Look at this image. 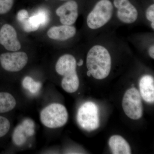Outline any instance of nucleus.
I'll return each mask as SVG.
<instances>
[{
  "label": "nucleus",
  "instance_id": "obj_2",
  "mask_svg": "<svg viewBox=\"0 0 154 154\" xmlns=\"http://www.w3.org/2000/svg\"><path fill=\"white\" fill-rule=\"evenodd\" d=\"M114 13L113 3L110 0H99L87 15V27L92 30L103 28L111 21Z\"/></svg>",
  "mask_w": 154,
  "mask_h": 154
},
{
  "label": "nucleus",
  "instance_id": "obj_25",
  "mask_svg": "<svg viewBox=\"0 0 154 154\" xmlns=\"http://www.w3.org/2000/svg\"><path fill=\"white\" fill-rule=\"evenodd\" d=\"M60 1H67V0H60Z\"/></svg>",
  "mask_w": 154,
  "mask_h": 154
},
{
  "label": "nucleus",
  "instance_id": "obj_22",
  "mask_svg": "<svg viewBox=\"0 0 154 154\" xmlns=\"http://www.w3.org/2000/svg\"><path fill=\"white\" fill-rule=\"evenodd\" d=\"M29 18V14L26 10H20L18 12L17 15V19L19 22L23 24Z\"/></svg>",
  "mask_w": 154,
  "mask_h": 154
},
{
  "label": "nucleus",
  "instance_id": "obj_21",
  "mask_svg": "<svg viewBox=\"0 0 154 154\" xmlns=\"http://www.w3.org/2000/svg\"><path fill=\"white\" fill-rule=\"evenodd\" d=\"M35 14L38 16L40 20L41 26H45L47 25L49 21V14L47 11L45 9H40Z\"/></svg>",
  "mask_w": 154,
  "mask_h": 154
},
{
  "label": "nucleus",
  "instance_id": "obj_4",
  "mask_svg": "<svg viewBox=\"0 0 154 154\" xmlns=\"http://www.w3.org/2000/svg\"><path fill=\"white\" fill-rule=\"evenodd\" d=\"M78 124L88 131L95 130L99 126V108L94 102H87L81 105L77 115Z\"/></svg>",
  "mask_w": 154,
  "mask_h": 154
},
{
  "label": "nucleus",
  "instance_id": "obj_23",
  "mask_svg": "<svg viewBox=\"0 0 154 154\" xmlns=\"http://www.w3.org/2000/svg\"><path fill=\"white\" fill-rule=\"evenodd\" d=\"M148 54L152 59L154 60V43H152L148 47L147 49Z\"/></svg>",
  "mask_w": 154,
  "mask_h": 154
},
{
  "label": "nucleus",
  "instance_id": "obj_20",
  "mask_svg": "<svg viewBox=\"0 0 154 154\" xmlns=\"http://www.w3.org/2000/svg\"><path fill=\"white\" fill-rule=\"evenodd\" d=\"M14 0H0V15L7 14L14 5Z\"/></svg>",
  "mask_w": 154,
  "mask_h": 154
},
{
  "label": "nucleus",
  "instance_id": "obj_17",
  "mask_svg": "<svg viewBox=\"0 0 154 154\" xmlns=\"http://www.w3.org/2000/svg\"><path fill=\"white\" fill-rule=\"evenodd\" d=\"M22 86L31 94H36L41 89L42 85L39 82H36L30 76H26L22 81Z\"/></svg>",
  "mask_w": 154,
  "mask_h": 154
},
{
  "label": "nucleus",
  "instance_id": "obj_24",
  "mask_svg": "<svg viewBox=\"0 0 154 154\" xmlns=\"http://www.w3.org/2000/svg\"><path fill=\"white\" fill-rule=\"evenodd\" d=\"M83 63H84V61H83L82 60H80L77 63V66H81L82 65Z\"/></svg>",
  "mask_w": 154,
  "mask_h": 154
},
{
  "label": "nucleus",
  "instance_id": "obj_8",
  "mask_svg": "<svg viewBox=\"0 0 154 154\" xmlns=\"http://www.w3.org/2000/svg\"><path fill=\"white\" fill-rule=\"evenodd\" d=\"M56 14L62 25H73L79 17L78 3L73 0L67 1L57 9Z\"/></svg>",
  "mask_w": 154,
  "mask_h": 154
},
{
  "label": "nucleus",
  "instance_id": "obj_13",
  "mask_svg": "<svg viewBox=\"0 0 154 154\" xmlns=\"http://www.w3.org/2000/svg\"><path fill=\"white\" fill-rule=\"evenodd\" d=\"M140 94L146 102H154V79L150 75H143L141 77L139 82Z\"/></svg>",
  "mask_w": 154,
  "mask_h": 154
},
{
  "label": "nucleus",
  "instance_id": "obj_7",
  "mask_svg": "<svg viewBox=\"0 0 154 154\" xmlns=\"http://www.w3.org/2000/svg\"><path fill=\"white\" fill-rule=\"evenodd\" d=\"M27 54L21 51H13L0 55V64L6 71L17 72L24 68L28 62Z\"/></svg>",
  "mask_w": 154,
  "mask_h": 154
},
{
  "label": "nucleus",
  "instance_id": "obj_6",
  "mask_svg": "<svg viewBox=\"0 0 154 154\" xmlns=\"http://www.w3.org/2000/svg\"><path fill=\"white\" fill-rule=\"evenodd\" d=\"M113 5L119 22L125 25H132L137 21L139 11L130 0H113Z\"/></svg>",
  "mask_w": 154,
  "mask_h": 154
},
{
  "label": "nucleus",
  "instance_id": "obj_5",
  "mask_svg": "<svg viewBox=\"0 0 154 154\" xmlns=\"http://www.w3.org/2000/svg\"><path fill=\"white\" fill-rule=\"evenodd\" d=\"M122 107L127 116L131 119L137 120L142 117L143 106L142 97L136 88H130L125 93Z\"/></svg>",
  "mask_w": 154,
  "mask_h": 154
},
{
  "label": "nucleus",
  "instance_id": "obj_19",
  "mask_svg": "<svg viewBox=\"0 0 154 154\" xmlns=\"http://www.w3.org/2000/svg\"><path fill=\"white\" fill-rule=\"evenodd\" d=\"M146 20L149 23L150 26L154 30V5H150L146 10L145 14Z\"/></svg>",
  "mask_w": 154,
  "mask_h": 154
},
{
  "label": "nucleus",
  "instance_id": "obj_10",
  "mask_svg": "<svg viewBox=\"0 0 154 154\" xmlns=\"http://www.w3.org/2000/svg\"><path fill=\"white\" fill-rule=\"evenodd\" d=\"M0 44L9 51H17L21 48L15 28L9 24H5L0 30Z\"/></svg>",
  "mask_w": 154,
  "mask_h": 154
},
{
  "label": "nucleus",
  "instance_id": "obj_3",
  "mask_svg": "<svg viewBox=\"0 0 154 154\" xmlns=\"http://www.w3.org/2000/svg\"><path fill=\"white\" fill-rule=\"evenodd\" d=\"M66 107L59 103H53L44 108L40 113L42 124L50 128H57L64 126L68 120Z\"/></svg>",
  "mask_w": 154,
  "mask_h": 154
},
{
  "label": "nucleus",
  "instance_id": "obj_1",
  "mask_svg": "<svg viewBox=\"0 0 154 154\" xmlns=\"http://www.w3.org/2000/svg\"><path fill=\"white\" fill-rule=\"evenodd\" d=\"M110 48L101 42L94 43L88 49L86 56L87 75L103 80L110 75L112 68Z\"/></svg>",
  "mask_w": 154,
  "mask_h": 154
},
{
  "label": "nucleus",
  "instance_id": "obj_14",
  "mask_svg": "<svg viewBox=\"0 0 154 154\" xmlns=\"http://www.w3.org/2000/svg\"><path fill=\"white\" fill-rule=\"evenodd\" d=\"M108 145L113 154H131V148L128 142L121 136L114 135L108 141Z\"/></svg>",
  "mask_w": 154,
  "mask_h": 154
},
{
  "label": "nucleus",
  "instance_id": "obj_12",
  "mask_svg": "<svg viewBox=\"0 0 154 154\" xmlns=\"http://www.w3.org/2000/svg\"><path fill=\"white\" fill-rule=\"evenodd\" d=\"M77 33L73 25H63L53 26L50 28L47 35L50 38L57 41H66L73 38Z\"/></svg>",
  "mask_w": 154,
  "mask_h": 154
},
{
  "label": "nucleus",
  "instance_id": "obj_16",
  "mask_svg": "<svg viewBox=\"0 0 154 154\" xmlns=\"http://www.w3.org/2000/svg\"><path fill=\"white\" fill-rule=\"evenodd\" d=\"M22 24L23 30L28 33L36 31L41 26L39 19L36 14L29 17L27 20Z\"/></svg>",
  "mask_w": 154,
  "mask_h": 154
},
{
  "label": "nucleus",
  "instance_id": "obj_18",
  "mask_svg": "<svg viewBox=\"0 0 154 154\" xmlns=\"http://www.w3.org/2000/svg\"><path fill=\"white\" fill-rule=\"evenodd\" d=\"M11 122L8 118L0 115V138L8 134L11 128Z\"/></svg>",
  "mask_w": 154,
  "mask_h": 154
},
{
  "label": "nucleus",
  "instance_id": "obj_11",
  "mask_svg": "<svg viewBox=\"0 0 154 154\" xmlns=\"http://www.w3.org/2000/svg\"><path fill=\"white\" fill-rule=\"evenodd\" d=\"M34 134V122L31 119H27L16 128L13 133L12 138L15 145L22 146L26 142L27 137L32 136Z\"/></svg>",
  "mask_w": 154,
  "mask_h": 154
},
{
  "label": "nucleus",
  "instance_id": "obj_9",
  "mask_svg": "<svg viewBox=\"0 0 154 154\" xmlns=\"http://www.w3.org/2000/svg\"><path fill=\"white\" fill-rule=\"evenodd\" d=\"M77 62L73 55L69 54L62 55L58 59L55 65L56 71L63 78L79 76L77 72Z\"/></svg>",
  "mask_w": 154,
  "mask_h": 154
},
{
  "label": "nucleus",
  "instance_id": "obj_15",
  "mask_svg": "<svg viewBox=\"0 0 154 154\" xmlns=\"http://www.w3.org/2000/svg\"><path fill=\"white\" fill-rule=\"evenodd\" d=\"M16 105V99L12 94L7 92H0V114L13 110Z\"/></svg>",
  "mask_w": 154,
  "mask_h": 154
}]
</instances>
